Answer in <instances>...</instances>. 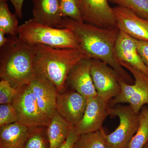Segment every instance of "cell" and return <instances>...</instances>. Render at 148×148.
<instances>
[{
  "mask_svg": "<svg viewBox=\"0 0 148 148\" xmlns=\"http://www.w3.org/2000/svg\"><path fill=\"white\" fill-rule=\"evenodd\" d=\"M58 28L71 30L76 36L80 49L86 57L98 59L111 66L125 82L132 84V79L116 57L114 46L119 30L117 27L102 28L69 18H63Z\"/></svg>",
  "mask_w": 148,
  "mask_h": 148,
  "instance_id": "obj_1",
  "label": "cell"
},
{
  "mask_svg": "<svg viewBox=\"0 0 148 148\" xmlns=\"http://www.w3.org/2000/svg\"><path fill=\"white\" fill-rule=\"evenodd\" d=\"M0 47V77L17 89L29 84L36 75V45L28 43L18 36H10Z\"/></svg>",
  "mask_w": 148,
  "mask_h": 148,
  "instance_id": "obj_2",
  "label": "cell"
},
{
  "mask_svg": "<svg viewBox=\"0 0 148 148\" xmlns=\"http://www.w3.org/2000/svg\"><path fill=\"white\" fill-rule=\"evenodd\" d=\"M36 45V74L46 78L55 86L59 93L64 92L69 72L80 60L87 57L78 49L56 48L42 44Z\"/></svg>",
  "mask_w": 148,
  "mask_h": 148,
  "instance_id": "obj_3",
  "label": "cell"
},
{
  "mask_svg": "<svg viewBox=\"0 0 148 148\" xmlns=\"http://www.w3.org/2000/svg\"><path fill=\"white\" fill-rule=\"evenodd\" d=\"M18 35L21 39L31 44L80 49L77 39L71 30L46 26L36 22L33 18L19 26Z\"/></svg>",
  "mask_w": 148,
  "mask_h": 148,
  "instance_id": "obj_4",
  "label": "cell"
},
{
  "mask_svg": "<svg viewBox=\"0 0 148 148\" xmlns=\"http://www.w3.org/2000/svg\"><path fill=\"white\" fill-rule=\"evenodd\" d=\"M11 104L16 111L18 122L28 127H47L50 119L40 109L29 84L17 89Z\"/></svg>",
  "mask_w": 148,
  "mask_h": 148,
  "instance_id": "obj_5",
  "label": "cell"
},
{
  "mask_svg": "<svg viewBox=\"0 0 148 148\" xmlns=\"http://www.w3.org/2000/svg\"><path fill=\"white\" fill-rule=\"evenodd\" d=\"M110 115L118 116L119 124L110 134L105 135L106 148H127L135 135L139 123V113L130 105L117 106L110 109Z\"/></svg>",
  "mask_w": 148,
  "mask_h": 148,
  "instance_id": "obj_6",
  "label": "cell"
},
{
  "mask_svg": "<svg viewBox=\"0 0 148 148\" xmlns=\"http://www.w3.org/2000/svg\"><path fill=\"white\" fill-rule=\"evenodd\" d=\"M90 75L97 95L107 103L120 92L119 81L122 79L115 70L103 61L91 59Z\"/></svg>",
  "mask_w": 148,
  "mask_h": 148,
  "instance_id": "obj_7",
  "label": "cell"
},
{
  "mask_svg": "<svg viewBox=\"0 0 148 148\" xmlns=\"http://www.w3.org/2000/svg\"><path fill=\"white\" fill-rule=\"evenodd\" d=\"M109 103L98 95L87 98V105L82 118L75 126L79 135L96 132L103 128L107 117L110 115Z\"/></svg>",
  "mask_w": 148,
  "mask_h": 148,
  "instance_id": "obj_8",
  "label": "cell"
},
{
  "mask_svg": "<svg viewBox=\"0 0 148 148\" xmlns=\"http://www.w3.org/2000/svg\"><path fill=\"white\" fill-rule=\"evenodd\" d=\"M83 21L102 28L117 27L108 0H79Z\"/></svg>",
  "mask_w": 148,
  "mask_h": 148,
  "instance_id": "obj_9",
  "label": "cell"
},
{
  "mask_svg": "<svg viewBox=\"0 0 148 148\" xmlns=\"http://www.w3.org/2000/svg\"><path fill=\"white\" fill-rule=\"evenodd\" d=\"M86 105L87 98L75 90L58 92L56 110L71 126H75L82 118Z\"/></svg>",
  "mask_w": 148,
  "mask_h": 148,
  "instance_id": "obj_10",
  "label": "cell"
},
{
  "mask_svg": "<svg viewBox=\"0 0 148 148\" xmlns=\"http://www.w3.org/2000/svg\"><path fill=\"white\" fill-rule=\"evenodd\" d=\"M117 27L133 38L148 41V20L128 9L115 6L112 8Z\"/></svg>",
  "mask_w": 148,
  "mask_h": 148,
  "instance_id": "obj_11",
  "label": "cell"
},
{
  "mask_svg": "<svg viewBox=\"0 0 148 148\" xmlns=\"http://www.w3.org/2000/svg\"><path fill=\"white\" fill-rule=\"evenodd\" d=\"M40 109L50 119L56 112L58 90L55 85L42 75L36 74L29 84Z\"/></svg>",
  "mask_w": 148,
  "mask_h": 148,
  "instance_id": "obj_12",
  "label": "cell"
},
{
  "mask_svg": "<svg viewBox=\"0 0 148 148\" xmlns=\"http://www.w3.org/2000/svg\"><path fill=\"white\" fill-rule=\"evenodd\" d=\"M91 64V59L83 58L69 72L66 81V86L69 85L86 98L97 95L90 75Z\"/></svg>",
  "mask_w": 148,
  "mask_h": 148,
  "instance_id": "obj_13",
  "label": "cell"
},
{
  "mask_svg": "<svg viewBox=\"0 0 148 148\" xmlns=\"http://www.w3.org/2000/svg\"><path fill=\"white\" fill-rule=\"evenodd\" d=\"M114 53L119 63L129 64L148 75V68L138 53L135 39L124 32L119 31L115 45Z\"/></svg>",
  "mask_w": 148,
  "mask_h": 148,
  "instance_id": "obj_14",
  "label": "cell"
},
{
  "mask_svg": "<svg viewBox=\"0 0 148 148\" xmlns=\"http://www.w3.org/2000/svg\"><path fill=\"white\" fill-rule=\"evenodd\" d=\"M33 20L40 24L58 28L62 22L59 0H32Z\"/></svg>",
  "mask_w": 148,
  "mask_h": 148,
  "instance_id": "obj_15",
  "label": "cell"
},
{
  "mask_svg": "<svg viewBox=\"0 0 148 148\" xmlns=\"http://www.w3.org/2000/svg\"><path fill=\"white\" fill-rule=\"evenodd\" d=\"M120 64L130 72L135 79L134 93L128 104L135 112L139 113L143 106L148 104V75L129 64L124 62Z\"/></svg>",
  "mask_w": 148,
  "mask_h": 148,
  "instance_id": "obj_16",
  "label": "cell"
},
{
  "mask_svg": "<svg viewBox=\"0 0 148 148\" xmlns=\"http://www.w3.org/2000/svg\"><path fill=\"white\" fill-rule=\"evenodd\" d=\"M28 131L18 122L0 126V148H24Z\"/></svg>",
  "mask_w": 148,
  "mask_h": 148,
  "instance_id": "obj_17",
  "label": "cell"
},
{
  "mask_svg": "<svg viewBox=\"0 0 148 148\" xmlns=\"http://www.w3.org/2000/svg\"><path fill=\"white\" fill-rule=\"evenodd\" d=\"M71 127L56 112L51 118L47 127L49 148H61L67 139Z\"/></svg>",
  "mask_w": 148,
  "mask_h": 148,
  "instance_id": "obj_18",
  "label": "cell"
},
{
  "mask_svg": "<svg viewBox=\"0 0 148 148\" xmlns=\"http://www.w3.org/2000/svg\"><path fill=\"white\" fill-rule=\"evenodd\" d=\"M148 143V107L144 106L139 112L138 129L127 148H143Z\"/></svg>",
  "mask_w": 148,
  "mask_h": 148,
  "instance_id": "obj_19",
  "label": "cell"
},
{
  "mask_svg": "<svg viewBox=\"0 0 148 148\" xmlns=\"http://www.w3.org/2000/svg\"><path fill=\"white\" fill-rule=\"evenodd\" d=\"M17 16L10 12L7 0H0V30L10 36L18 34Z\"/></svg>",
  "mask_w": 148,
  "mask_h": 148,
  "instance_id": "obj_20",
  "label": "cell"
},
{
  "mask_svg": "<svg viewBox=\"0 0 148 148\" xmlns=\"http://www.w3.org/2000/svg\"><path fill=\"white\" fill-rule=\"evenodd\" d=\"M106 134L103 127L96 132L80 135L73 148H106Z\"/></svg>",
  "mask_w": 148,
  "mask_h": 148,
  "instance_id": "obj_21",
  "label": "cell"
},
{
  "mask_svg": "<svg viewBox=\"0 0 148 148\" xmlns=\"http://www.w3.org/2000/svg\"><path fill=\"white\" fill-rule=\"evenodd\" d=\"M24 148H49L47 127H29Z\"/></svg>",
  "mask_w": 148,
  "mask_h": 148,
  "instance_id": "obj_22",
  "label": "cell"
},
{
  "mask_svg": "<svg viewBox=\"0 0 148 148\" xmlns=\"http://www.w3.org/2000/svg\"><path fill=\"white\" fill-rule=\"evenodd\" d=\"M109 2L130 10L148 20V0H108Z\"/></svg>",
  "mask_w": 148,
  "mask_h": 148,
  "instance_id": "obj_23",
  "label": "cell"
},
{
  "mask_svg": "<svg viewBox=\"0 0 148 148\" xmlns=\"http://www.w3.org/2000/svg\"><path fill=\"white\" fill-rule=\"evenodd\" d=\"M61 16L78 21H83L79 0H59Z\"/></svg>",
  "mask_w": 148,
  "mask_h": 148,
  "instance_id": "obj_24",
  "label": "cell"
},
{
  "mask_svg": "<svg viewBox=\"0 0 148 148\" xmlns=\"http://www.w3.org/2000/svg\"><path fill=\"white\" fill-rule=\"evenodd\" d=\"M18 121L16 111L11 104L0 106V126L10 124Z\"/></svg>",
  "mask_w": 148,
  "mask_h": 148,
  "instance_id": "obj_25",
  "label": "cell"
},
{
  "mask_svg": "<svg viewBox=\"0 0 148 148\" xmlns=\"http://www.w3.org/2000/svg\"><path fill=\"white\" fill-rule=\"evenodd\" d=\"M17 89L14 88L7 81L1 79L0 82V104H11L16 95Z\"/></svg>",
  "mask_w": 148,
  "mask_h": 148,
  "instance_id": "obj_26",
  "label": "cell"
},
{
  "mask_svg": "<svg viewBox=\"0 0 148 148\" xmlns=\"http://www.w3.org/2000/svg\"><path fill=\"white\" fill-rule=\"evenodd\" d=\"M138 53L142 61L148 68V41L135 39Z\"/></svg>",
  "mask_w": 148,
  "mask_h": 148,
  "instance_id": "obj_27",
  "label": "cell"
},
{
  "mask_svg": "<svg viewBox=\"0 0 148 148\" xmlns=\"http://www.w3.org/2000/svg\"><path fill=\"white\" fill-rule=\"evenodd\" d=\"M79 136L76 131L75 126H72L67 139L60 148H73L74 145Z\"/></svg>",
  "mask_w": 148,
  "mask_h": 148,
  "instance_id": "obj_28",
  "label": "cell"
},
{
  "mask_svg": "<svg viewBox=\"0 0 148 148\" xmlns=\"http://www.w3.org/2000/svg\"><path fill=\"white\" fill-rule=\"evenodd\" d=\"M11 3L14 8L15 14L20 18H22V6L24 0H9Z\"/></svg>",
  "mask_w": 148,
  "mask_h": 148,
  "instance_id": "obj_29",
  "label": "cell"
},
{
  "mask_svg": "<svg viewBox=\"0 0 148 148\" xmlns=\"http://www.w3.org/2000/svg\"><path fill=\"white\" fill-rule=\"evenodd\" d=\"M5 34L1 30H0V47H2L8 42V38L5 36Z\"/></svg>",
  "mask_w": 148,
  "mask_h": 148,
  "instance_id": "obj_30",
  "label": "cell"
},
{
  "mask_svg": "<svg viewBox=\"0 0 148 148\" xmlns=\"http://www.w3.org/2000/svg\"><path fill=\"white\" fill-rule=\"evenodd\" d=\"M143 148H148V143L145 145Z\"/></svg>",
  "mask_w": 148,
  "mask_h": 148,
  "instance_id": "obj_31",
  "label": "cell"
}]
</instances>
